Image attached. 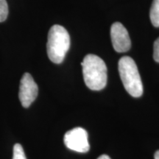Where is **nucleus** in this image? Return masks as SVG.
<instances>
[{
	"label": "nucleus",
	"mask_w": 159,
	"mask_h": 159,
	"mask_svg": "<svg viewBox=\"0 0 159 159\" xmlns=\"http://www.w3.org/2000/svg\"><path fill=\"white\" fill-rule=\"evenodd\" d=\"M70 47V36L63 26L55 25L49 30L47 43L48 57L52 62L61 63Z\"/></svg>",
	"instance_id": "nucleus-2"
},
{
	"label": "nucleus",
	"mask_w": 159,
	"mask_h": 159,
	"mask_svg": "<svg viewBox=\"0 0 159 159\" xmlns=\"http://www.w3.org/2000/svg\"><path fill=\"white\" fill-rule=\"evenodd\" d=\"M13 159H27L22 146L20 144H16L13 147Z\"/></svg>",
	"instance_id": "nucleus-9"
},
{
	"label": "nucleus",
	"mask_w": 159,
	"mask_h": 159,
	"mask_svg": "<svg viewBox=\"0 0 159 159\" xmlns=\"http://www.w3.org/2000/svg\"><path fill=\"white\" fill-rule=\"evenodd\" d=\"M97 159H111V158L108 156H107V155H102V156H99Z\"/></svg>",
	"instance_id": "nucleus-11"
},
{
	"label": "nucleus",
	"mask_w": 159,
	"mask_h": 159,
	"mask_svg": "<svg viewBox=\"0 0 159 159\" xmlns=\"http://www.w3.org/2000/svg\"><path fill=\"white\" fill-rule=\"evenodd\" d=\"M155 159H159V150H157L154 155Z\"/></svg>",
	"instance_id": "nucleus-12"
},
{
	"label": "nucleus",
	"mask_w": 159,
	"mask_h": 159,
	"mask_svg": "<svg viewBox=\"0 0 159 159\" xmlns=\"http://www.w3.org/2000/svg\"><path fill=\"white\" fill-rule=\"evenodd\" d=\"M153 58L157 63H159V38L154 42Z\"/></svg>",
	"instance_id": "nucleus-10"
},
{
	"label": "nucleus",
	"mask_w": 159,
	"mask_h": 159,
	"mask_svg": "<svg viewBox=\"0 0 159 159\" xmlns=\"http://www.w3.org/2000/svg\"><path fill=\"white\" fill-rule=\"evenodd\" d=\"M151 22L156 27H159V0H153L150 8Z\"/></svg>",
	"instance_id": "nucleus-7"
},
{
	"label": "nucleus",
	"mask_w": 159,
	"mask_h": 159,
	"mask_svg": "<svg viewBox=\"0 0 159 159\" xmlns=\"http://www.w3.org/2000/svg\"><path fill=\"white\" fill-rule=\"evenodd\" d=\"M113 47L117 52H125L130 49L131 41L127 29L120 22H115L111 27Z\"/></svg>",
	"instance_id": "nucleus-6"
},
{
	"label": "nucleus",
	"mask_w": 159,
	"mask_h": 159,
	"mask_svg": "<svg viewBox=\"0 0 159 159\" xmlns=\"http://www.w3.org/2000/svg\"><path fill=\"white\" fill-rule=\"evenodd\" d=\"M119 73L125 90L134 97L143 94V84L137 66L130 57L125 56L119 61Z\"/></svg>",
	"instance_id": "nucleus-3"
},
{
	"label": "nucleus",
	"mask_w": 159,
	"mask_h": 159,
	"mask_svg": "<svg viewBox=\"0 0 159 159\" xmlns=\"http://www.w3.org/2000/svg\"><path fill=\"white\" fill-rule=\"evenodd\" d=\"M83 80L91 90L100 91L106 86L108 75L107 66L102 58L97 55L89 54L81 63Z\"/></svg>",
	"instance_id": "nucleus-1"
},
{
	"label": "nucleus",
	"mask_w": 159,
	"mask_h": 159,
	"mask_svg": "<svg viewBox=\"0 0 159 159\" xmlns=\"http://www.w3.org/2000/svg\"><path fill=\"white\" fill-rule=\"evenodd\" d=\"M8 16V5L6 0H0V22H3Z\"/></svg>",
	"instance_id": "nucleus-8"
},
{
	"label": "nucleus",
	"mask_w": 159,
	"mask_h": 159,
	"mask_svg": "<svg viewBox=\"0 0 159 159\" xmlns=\"http://www.w3.org/2000/svg\"><path fill=\"white\" fill-rule=\"evenodd\" d=\"M63 142L67 148L77 152H87L90 149L88 133L82 128H75L66 133Z\"/></svg>",
	"instance_id": "nucleus-4"
},
{
	"label": "nucleus",
	"mask_w": 159,
	"mask_h": 159,
	"mask_svg": "<svg viewBox=\"0 0 159 159\" xmlns=\"http://www.w3.org/2000/svg\"><path fill=\"white\" fill-rule=\"evenodd\" d=\"M39 93L38 85L29 73H25L20 81L19 97L24 108H29Z\"/></svg>",
	"instance_id": "nucleus-5"
}]
</instances>
